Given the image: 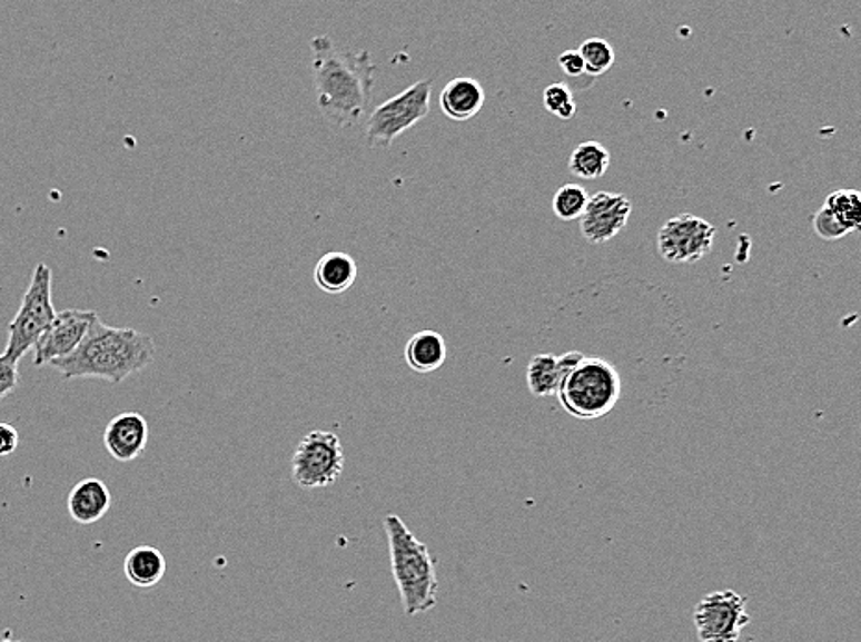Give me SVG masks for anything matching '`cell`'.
Returning <instances> with one entry per match:
<instances>
[{
    "mask_svg": "<svg viewBox=\"0 0 861 642\" xmlns=\"http://www.w3.org/2000/svg\"><path fill=\"white\" fill-rule=\"evenodd\" d=\"M716 229L694 214H677L657 230L655 247L669 264H696L710 255Z\"/></svg>",
    "mask_w": 861,
    "mask_h": 642,
    "instance_id": "9",
    "label": "cell"
},
{
    "mask_svg": "<svg viewBox=\"0 0 861 642\" xmlns=\"http://www.w3.org/2000/svg\"><path fill=\"white\" fill-rule=\"evenodd\" d=\"M403 358L408 368L416 374H433L443 368L448 358V346L437 330H419L408 338L403 349Z\"/></svg>",
    "mask_w": 861,
    "mask_h": 642,
    "instance_id": "15",
    "label": "cell"
},
{
    "mask_svg": "<svg viewBox=\"0 0 861 642\" xmlns=\"http://www.w3.org/2000/svg\"><path fill=\"white\" fill-rule=\"evenodd\" d=\"M346 466L340 436L330 431H310L291 455V480L303 491L335 485Z\"/></svg>",
    "mask_w": 861,
    "mask_h": 642,
    "instance_id": "7",
    "label": "cell"
},
{
    "mask_svg": "<svg viewBox=\"0 0 861 642\" xmlns=\"http://www.w3.org/2000/svg\"><path fill=\"white\" fill-rule=\"evenodd\" d=\"M19 446V433L12 424L0 422V457L12 455Z\"/></svg>",
    "mask_w": 861,
    "mask_h": 642,
    "instance_id": "27",
    "label": "cell"
},
{
    "mask_svg": "<svg viewBox=\"0 0 861 642\" xmlns=\"http://www.w3.org/2000/svg\"><path fill=\"white\" fill-rule=\"evenodd\" d=\"M555 396L572 418L582 422L604 418L621 402V372L605 358L583 355L561 379Z\"/></svg>",
    "mask_w": 861,
    "mask_h": 642,
    "instance_id": "4",
    "label": "cell"
},
{
    "mask_svg": "<svg viewBox=\"0 0 861 642\" xmlns=\"http://www.w3.org/2000/svg\"><path fill=\"white\" fill-rule=\"evenodd\" d=\"M485 99H487L485 90L476 79L459 77V79L449 80L441 93L438 102H441L446 118L463 124V121L476 118L477 113L482 112Z\"/></svg>",
    "mask_w": 861,
    "mask_h": 642,
    "instance_id": "14",
    "label": "cell"
},
{
    "mask_svg": "<svg viewBox=\"0 0 861 642\" xmlns=\"http://www.w3.org/2000/svg\"><path fill=\"white\" fill-rule=\"evenodd\" d=\"M319 112L330 125L349 129L368 113L375 66L368 52L336 47L327 36L310 41Z\"/></svg>",
    "mask_w": 861,
    "mask_h": 642,
    "instance_id": "1",
    "label": "cell"
},
{
    "mask_svg": "<svg viewBox=\"0 0 861 642\" xmlns=\"http://www.w3.org/2000/svg\"><path fill=\"white\" fill-rule=\"evenodd\" d=\"M544 108L561 121H571L576 118L577 107L574 101L571 86L566 82H555L544 90Z\"/></svg>",
    "mask_w": 861,
    "mask_h": 642,
    "instance_id": "23",
    "label": "cell"
},
{
    "mask_svg": "<svg viewBox=\"0 0 861 642\" xmlns=\"http://www.w3.org/2000/svg\"><path fill=\"white\" fill-rule=\"evenodd\" d=\"M813 230L819 238L827 241L841 240L844 236L850 235V230L844 229L843 225L839 224L838 219L833 218L832 213L824 207L813 216Z\"/></svg>",
    "mask_w": 861,
    "mask_h": 642,
    "instance_id": "24",
    "label": "cell"
},
{
    "mask_svg": "<svg viewBox=\"0 0 861 642\" xmlns=\"http://www.w3.org/2000/svg\"><path fill=\"white\" fill-rule=\"evenodd\" d=\"M588 194L582 185L571 182L563 185L555 191L552 199V210L561 221H574L582 218L583 210L587 207Z\"/></svg>",
    "mask_w": 861,
    "mask_h": 642,
    "instance_id": "22",
    "label": "cell"
},
{
    "mask_svg": "<svg viewBox=\"0 0 861 642\" xmlns=\"http://www.w3.org/2000/svg\"><path fill=\"white\" fill-rule=\"evenodd\" d=\"M577 51L582 55L583 63H585V75L594 77V79L607 73L615 63V49L604 38H588V40L583 41Z\"/></svg>",
    "mask_w": 861,
    "mask_h": 642,
    "instance_id": "21",
    "label": "cell"
},
{
    "mask_svg": "<svg viewBox=\"0 0 861 642\" xmlns=\"http://www.w3.org/2000/svg\"><path fill=\"white\" fill-rule=\"evenodd\" d=\"M430 91L433 80L424 79L408 86L407 90L397 93L383 102L369 113L366 125V144L377 149H388L397 136L413 129L429 113Z\"/></svg>",
    "mask_w": 861,
    "mask_h": 642,
    "instance_id": "6",
    "label": "cell"
},
{
    "mask_svg": "<svg viewBox=\"0 0 861 642\" xmlns=\"http://www.w3.org/2000/svg\"><path fill=\"white\" fill-rule=\"evenodd\" d=\"M2 642H24V641H16V639H10V636H7V639H4V641Z\"/></svg>",
    "mask_w": 861,
    "mask_h": 642,
    "instance_id": "28",
    "label": "cell"
},
{
    "mask_svg": "<svg viewBox=\"0 0 861 642\" xmlns=\"http://www.w3.org/2000/svg\"><path fill=\"white\" fill-rule=\"evenodd\" d=\"M112 507V494L107 483L97 477H86L71 488L68 508L71 518L80 525H91L107 516Z\"/></svg>",
    "mask_w": 861,
    "mask_h": 642,
    "instance_id": "13",
    "label": "cell"
},
{
    "mask_svg": "<svg viewBox=\"0 0 861 642\" xmlns=\"http://www.w3.org/2000/svg\"><path fill=\"white\" fill-rule=\"evenodd\" d=\"M18 364L7 355H0V402L7 399L19 386Z\"/></svg>",
    "mask_w": 861,
    "mask_h": 642,
    "instance_id": "25",
    "label": "cell"
},
{
    "mask_svg": "<svg viewBox=\"0 0 861 642\" xmlns=\"http://www.w3.org/2000/svg\"><path fill=\"white\" fill-rule=\"evenodd\" d=\"M632 210V201L624 194L598 191L588 196L587 207L580 218L583 238L593 246H604L626 229Z\"/></svg>",
    "mask_w": 861,
    "mask_h": 642,
    "instance_id": "10",
    "label": "cell"
},
{
    "mask_svg": "<svg viewBox=\"0 0 861 642\" xmlns=\"http://www.w3.org/2000/svg\"><path fill=\"white\" fill-rule=\"evenodd\" d=\"M97 318L93 310H80L68 308L57 313L51 325L43 330L34 347V366H46L57 358L68 357L85 340L86 333L90 329L91 322Z\"/></svg>",
    "mask_w": 861,
    "mask_h": 642,
    "instance_id": "11",
    "label": "cell"
},
{
    "mask_svg": "<svg viewBox=\"0 0 861 642\" xmlns=\"http://www.w3.org/2000/svg\"><path fill=\"white\" fill-rule=\"evenodd\" d=\"M561 71L568 77V79H580L585 75V63H583L582 55L577 49H568V51L561 52L560 60Z\"/></svg>",
    "mask_w": 861,
    "mask_h": 642,
    "instance_id": "26",
    "label": "cell"
},
{
    "mask_svg": "<svg viewBox=\"0 0 861 642\" xmlns=\"http://www.w3.org/2000/svg\"><path fill=\"white\" fill-rule=\"evenodd\" d=\"M157 355L152 336L136 329L112 327L97 316L85 340L68 357L52 360L63 379H102L123 383L130 375L151 366Z\"/></svg>",
    "mask_w": 861,
    "mask_h": 642,
    "instance_id": "2",
    "label": "cell"
},
{
    "mask_svg": "<svg viewBox=\"0 0 861 642\" xmlns=\"http://www.w3.org/2000/svg\"><path fill=\"white\" fill-rule=\"evenodd\" d=\"M561 379H563V375H561L560 364H557V355L538 353L527 364L526 383L532 396H555Z\"/></svg>",
    "mask_w": 861,
    "mask_h": 642,
    "instance_id": "19",
    "label": "cell"
},
{
    "mask_svg": "<svg viewBox=\"0 0 861 642\" xmlns=\"http://www.w3.org/2000/svg\"><path fill=\"white\" fill-rule=\"evenodd\" d=\"M55 316L52 271L46 263H40L34 268L16 318L8 325V344L2 355L19 363L34 347Z\"/></svg>",
    "mask_w": 861,
    "mask_h": 642,
    "instance_id": "5",
    "label": "cell"
},
{
    "mask_svg": "<svg viewBox=\"0 0 861 642\" xmlns=\"http://www.w3.org/2000/svg\"><path fill=\"white\" fill-rule=\"evenodd\" d=\"M357 263L352 255L342 251L325 253L314 266L313 279L319 290L329 296H340L357 280Z\"/></svg>",
    "mask_w": 861,
    "mask_h": 642,
    "instance_id": "16",
    "label": "cell"
},
{
    "mask_svg": "<svg viewBox=\"0 0 861 642\" xmlns=\"http://www.w3.org/2000/svg\"><path fill=\"white\" fill-rule=\"evenodd\" d=\"M611 166V152L600 141H583L568 158V171L583 180L602 179Z\"/></svg>",
    "mask_w": 861,
    "mask_h": 642,
    "instance_id": "18",
    "label": "cell"
},
{
    "mask_svg": "<svg viewBox=\"0 0 861 642\" xmlns=\"http://www.w3.org/2000/svg\"><path fill=\"white\" fill-rule=\"evenodd\" d=\"M108 455L119 463H132L149 444V424L138 413H121L108 422L102 433Z\"/></svg>",
    "mask_w": 861,
    "mask_h": 642,
    "instance_id": "12",
    "label": "cell"
},
{
    "mask_svg": "<svg viewBox=\"0 0 861 642\" xmlns=\"http://www.w3.org/2000/svg\"><path fill=\"white\" fill-rule=\"evenodd\" d=\"M383 524L403 611L408 619L429 613L438 602L437 569L429 547L414 536L397 514H388Z\"/></svg>",
    "mask_w": 861,
    "mask_h": 642,
    "instance_id": "3",
    "label": "cell"
},
{
    "mask_svg": "<svg viewBox=\"0 0 861 642\" xmlns=\"http://www.w3.org/2000/svg\"><path fill=\"white\" fill-rule=\"evenodd\" d=\"M749 597L722 589L705 594L693 611L694 630L700 642H739L750 624Z\"/></svg>",
    "mask_w": 861,
    "mask_h": 642,
    "instance_id": "8",
    "label": "cell"
},
{
    "mask_svg": "<svg viewBox=\"0 0 861 642\" xmlns=\"http://www.w3.org/2000/svg\"><path fill=\"white\" fill-rule=\"evenodd\" d=\"M123 570L130 585L136 589H152L164 580L168 564L158 547L141 544L127 553Z\"/></svg>",
    "mask_w": 861,
    "mask_h": 642,
    "instance_id": "17",
    "label": "cell"
},
{
    "mask_svg": "<svg viewBox=\"0 0 861 642\" xmlns=\"http://www.w3.org/2000/svg\"><path fill=\"white\" fill-rule=\"evenodd\" d=\"M822 207L832 213L833 218L843 225L844 229L855 233L861 225V194L858 190H835L827 197Z\"/></svg>",
    "mask_w": 861,
    "mask_h": 642,
    "instance_id": "20",
    "label": "cell"
}]
</instances>
